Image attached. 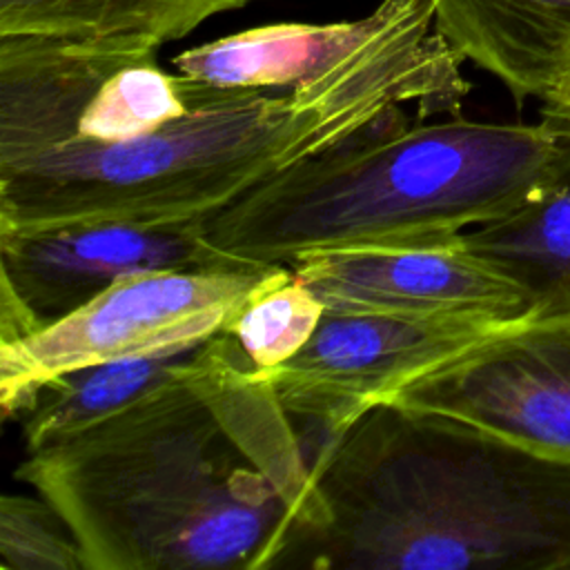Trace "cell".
Here are the masks:
<instances>
[{
  "instance_id": "obj_1",
  "label": "cell",
  "mask_w": 570,
  "mask_h": 570,
  "mask_svg": "<svg viewBox=\"0 0 570 570\" xmlns=\"http://www.w3.org/2000/svg\"><path fill=\"white\" fill-rule=\"evenodd\" d=\"M87 570H269L323 517L312 456L274 385L218 332L183 367L16 468Z\"/></svg>"
},
{
  "instance_id": "obj_2",
  "label": "cell",
  "mask_w": 570,
  "mask_h": 570,
  "mask_svg": "<svg viewBox=\"0 0 570 570\" xmlns=\"http://www.w3.org/2000/svg\"><path fill=\"white\" fill-rule=\"evenodd\" d=\"M318 528L287 566L570 570V459L379 403L312 452Z\"/></svg>"
},
{
  "instance_id": "obj_3",
  "label": "cell",
  "mask_w": 570,
  "mask_h": 570,
  "mask_svg": "<svg viewBox=\"0 0 570 570\" xmlns=\"http://www.w3.org/2000/svg\"><path fill=\"white\" fill-rule=\"evenodd\" d=\"M566 145L543 120H407L394 107L256 185L203 229L212 245L249 265H289L347 247L452 243L519 207Z\"/></svg>"
},
{
  "instance_id": "obj_4",
  "label": "cell",
  "mask_w": 570,
  "mask_h": 570,
  "mask_svg": "<svg viewBox=\"0 0 570 570\" xmlns=\"http://www.w3.org/2000/svg\"><path fill=\"white\" fill-rule=\"evenodd\" d=\"M287 267L245 265L136 274L45 327L2 341L0 410L4 421L31 390L58 374L207 341Z\"/></svg>"
},
{
  "instance_id": "obj_5",
  "label": "cell",
  "mask_w": 570,
  "mask_h": 570,
  "mask_svg": "<svg viewBox=\"0 0 570 570\" xmlns=\"http://www.w3.org/2000/svg\"><path fill=\"white\" fill-rule=\"evenodd\" d=\"M521 321V318H519ZM517 321L325 312L285 363L258 370L292 416L332 434L459 361Z\"/></svg>"
},
{
  "instance_id": "obj_6",
  "label": "cell",
  "mask_w": 570,
  "mask_h": 570,
  "mask_svg": "<svg viewBox=\"0 0 570 570\" xmlns=\"http://www.w3.org/2000/svg\"><path fill=\"white\" fill-rule=\"evenodd\" d=\"M245 265L212 245L198 223L89 220L0 232V343L45 327L136 274Z\"/></svg>"
},
{
  "instance_id": "obj_7",
  "label": "cell",
  "mask_w": 570,
  "mask_h": 570,
  "mask_svg": "<svg viewBox=\"0 0 570 570\" xmlns=\"http://www.w3.org/2000/svg\"><path fill=\"white\" fill-rule=\"evenodd\" d=\"M392 403L570 459V314L525 316Z\"/></svg>"
},
{
  "instance_id": "obj_8",
  "label": "cell",
  "mask_w": 570,
  "mask_h": 570,
  "mask_svg": "<svg viewBox=\"0 0 570 570\" xmlns=\"http://www.w3.org/2000/svg\"><path fill=\"white\" fill-rule=\"evenodd\" d=\"M325 312L376 316H470L519 321L528 298L505 274L465 247H347L289 263Z\"/></svg>"
},
{
  "instance_id": "obj_9",
  "label": "cell",
  "mask_w": 570,
  "mask_h": 570,
  "mask_svg": "<svg viewBox=\"0 0 570 570\" xmlns=\"http://www.w3.org/2000/svg\"><path fill=\"white\" fill-rule=\"evenodd\" d=\"M432 27L521 105L570 76V0H425Z\"/></svg>"
},
{
  "instance_id": "obj_10",
  "label": "cell",
  "mask_w": 570,
  "mask_h": 570,
  "mask_svg": "<svg viewBox=\"0 0 570 570\" xmlns=\"http://www.w3.org/2000/svg\"><path fill=\"white\" fill-rule=\"evenodd\" d=\"M416 0H381L374 11L341 22H278L245 29L171 58L176 71L229 87H296L354 58Z\"/></svg>"
},
{
  "instance_id": "obj_11",
  "label": "cell",
  "mask_w": 570,
  "mask_h": 570,
  "mask_svg": "<svg viewBox=\"0 0 570 570\" xmlns=\"http://www.w3.org/2000/svg\"><path fill=\"white\" fill-rule=\"evenodd\" d=\"M463 243L519 285L528 318L570 314V140L519 207L472 227Z\"/></svg>"
},
{
  "instance_id": "obj_12",
  "label": "cell",
  "mask_w": 570,
  "mask_h": 570,
  "mask_svg": "<svg viewBox=\"0 0 570 570\" xmlns=\"http://www.w3.org/2000/svg\"><path fill=\"white\" fill-rule=\"evenodd\" d=\"M196 345L102 361L58 374L31 390L9 421L20 425L24 450H38L105 419L167 381Z\"/></svg>"
},
{
  "instance_id": "obj_13",
  "label": "cell",
  "mask_w": 570,
  "mask_h": 570,
  "mask_svg": "<svg viewBox=\"0 0 570 570\" xmlns=\"http://www.w3.org/2000/svg\"><path fill=\"white\" fill-rule=\"evenodd\" d=\"M252 0H0V36L138 38L158 47Z\"/></svg>"
},
{
  "instance_id": "obj_14",
  "label": "cell",
  "mask_w": 570,
  "mask_h": 570,
  "mask_svg": "<svg viewBox=\"0 0 570 570\" xmlns=\"http://www.w3.org/2000/svg\"><path fill=\"white\" fill-rule=\"evenodd\" d=\"M323 314V303L287 267L240 307L225 332L238 338L258 370H269L292 358L312 338Z\"/></svg>"
},
{
  "instance_id": "obj_15",
  "label": "cell",
  "mask_w": 570,
  "mask_h": 570,
  "mask_svg": "<svg viewBox=\"0 0 570 570\" xmlns=\"http://www.w3.org/2000/svg\"><path fill=\"white\" fill-rule=\"evenodd\" d=\"M0 568L87 570L67 521L38 492L0 499Z\"/></svg>"
},
{
  "instance_id": "obj_16",
  "label": "cell",
  "mask_w": 570,
  "mask_h": 570,
  "mask_svg": "<svg viewBox=\"0 0 570 570\" xmlns=\"http://www.w3.org/2000/svg\"><path fill=\"white\" fill-rule=\"evenodd\" d=\"M541 120L570 140V94H552L541 100Z\"/></svg>"
},
{
  "instance_id": "obj_17",
  "label": "cell",
  "mask_w": 570,
  "mask_h": 570,
  "mask_svg": "<svg viewBox=\"0 0 570 570\" xmlns=\"http://www.w3.org/2000/svg\"><path fill=\"white\" fill-rule=\"evenodd\" d=\"M552 94H570V76H568V78H566V80H563V82H561ZM552 94H550V96H552Z\"/></svg>"
}]
</instances>
